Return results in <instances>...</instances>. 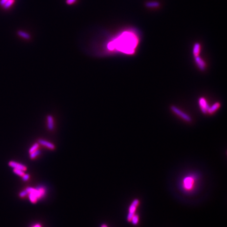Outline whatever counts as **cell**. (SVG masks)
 Returning <instances> with one entry per match:
<instances>
[{
    "instance_id": "ffe728a7",
    "label": "cell",
    "mask_w": 227,
    "mask_h": 227,
    "mask_svg": "<svg viewBox=\"0 0 227 227\" xmlns=\"http://www.w3.org/2000/svg\"><path fill=\"white\" fill-rule=\"evenodd\" d=\"M27 195H28V192L27 190H26V189H25V190H24L22 191L21 192H19V197H21V198H23V197H25Z\"/></svg>"
},
{
    "instance_id": "5b68a950",
    "label": "cell",
    "mask_w": 227,
    "mask_h": 227,
    "mask_svg": "<svg viewBox=\"0 0 227 227\" xmlns=\"http://www.w3.org/2000/svg\"><path fill=\"white\" fill-rule=\"evenodd\" d=\"M139 204V200L138 199H135L132 202L131 205L129 206V211L127 216V220L128 221L130 222V220L132 218V217L134 216L135 214V212L136 211L137 207L138 206Z\"/></svg>"
},
{
    "instance_id": "9a60e30c",
    "label": "cell",
    "mask_w": 227,
    "mask_h": 227,
    "mask_svg": "<svg viewBox=\"0 0 227 227\" xmlns=\"http://www.w3.org/2000/svg\"><path fill=\"white\" fill-rule=\"evenodd\" d=\"M41 153V151H40L38 149L35 151H34V152H33L32 153H30V158L31 159H35L36 157H37L38 156H39Z\"/></svg>"
},
{
    "instance_id": "ba28073f",
    "label": "cell",
    "mask_w": 227,
    "mask_h": 227,
    "mask_svg": "<svg viewBox=\"0 0 227 227\" xmlns=\"http://www.w3.org/2000/svg\"><path fill=\"white\" fill-rule=\"evenodd\" d=\"M195 62L198 67L201 71H204L206 68V64L203 60L199 56L195 57Z\"/></svg>"
},
{
    "instance_id": "5bb4252c",
    "label": "cell",
    "mask_w": 227,
    "mask_h": 227,
    "mask_svg": "<svg viewBox=\"0 0 227 227\" xmlns=\"http://www.w3.org/2000/svg\"><path fill=\"white\" fill-rule=\"evenodd\" d=\"M160 5V4L158 2H149L146 3V6L147 7L150 8H158Z\"/></svg>"
},
{
    "instance_id": "8992f818",
    "label": "cell",
    "mask_w": 227,
    "mask_h": 227,
    "mask_svg": "<svg viewBox=\"0 0 227 227\" xmlns=\"http://www.w3.org/2000/svg\"><path fill=\"white\" fill-rule=\"evenodd\" d=\"M199 105L200 108L201 109L202 112L204 114H207L208 110L209 108V105H208L206 99L203 97H201L199 99Z\"/></svg>"
},
{
    "instance_id": "d6986e66",
    "label": "cell",
    "mask_w": 227,
    "mask_h": 227,
    "mask_svg": "<svg viewBox=\"0 0 227 227\" xmlns=\"http://www.w3.org/2000/svg\"><path fill=\"white\" fill-rule=\"evenodd\" d=\"M13 172H14V173H15V174L20 177H22L25 174L24 171L18 169H13Z\"/></svg>"
},
{
    "instance_id": "e0dca14e",
    "label": "cell",
    "mask_w": 227,
    "mask_h": 227,
    "mask_svg": "<svg viewBox=\"0 0 227 227\" xmlns=\"http://www.w3.org/2000/svg\"><path fill=\"white\" fill-rule=\"evenodd\" d=\"M130 221L132 222V223L133 224V225H136V224H138V221H139V217H138V216L137 215H134V216H133L132 217V218H131V220H130Z\"/></svg>"
},
{
    "instance_id": "6da1fadb",
    "label": "cell",
    "mask_w": 227,
    "mask_h": 227,
    "mask_svg": "<svg viewBox=\"0 0 227 227\" xmlns=\"http://www.w3.org/2000/svg\"><path fill=\"white\" fill-rule=\"evenodd\" d=\"M138 44V38L135 33L126 31L122 33L114 41L109 43L108 48L109 50L116 48L118 51L125 54H133Z\"/></svg>"
},
{
    "instance_id": "4fadbf2b",
    "label": "cell",
    "mask_w": 227,
    "mask_h": 227,
    "mask_svg": "<svg viewBox=\"0 0 227 227\" xmlns=\"http://www.w3.org/2000/svg\"><path fill=\"white\" fill-rule=\"evenodd\" d=\"M17 34L22 37H23L25 39H29L31 37V36L29 34H28V33H26L25 32L22 31H19L17 32Z\"/></svg>"
},
{
    "instance_id": "277c9868",
    "label": "cell",
    "mask_w": 227,
    "mask_h": 227,
    "mask_svg": "<svg viewBox=\"0 0 227 227\" xmlns=\"http://www.w3.org/2000/svg\"><path fill=\"white\" fill-rule=\"evenodd\" d=\"M171 110L174 112L175 114H176L177 116L180 117L184 121L187 122H191L192 121L191 117L188 114H187L186 113L183 111L181 110H180L179 108H178L177 107L175 106H171Z\"/></svg>"
},
{
    "instance_id": "603a6c76",
    "label": "cell",
    "mask_w": 227,
    "mask_h": 227,
    "mask_svg": "<svg viewBox=\"0 0 227 227\" xmlns=\"http://www.w3.org/2000/svg\"><path fill=\"white\" fill-rule=\"evenodd\" d=\"M8 1V0H0V5L3 6V5Z\"/></svg>"
},
{
    "instance_id": "3957f363",
    "label": "cell",
    "mask_w": 227,
    "mask_h": 227,
    "mask_svg": "<svg viewBox=\"0 0 227 227\" xmlns=\"http://www.w3.org/2000/svg\"><path fill=\"white\" fill-rule=\"evenodd\" d=\"M195 183V179L192 176L186 177L183 181V187L185 190L189 191L193 189Z\"/></svg>"
},
{
    "instance_id": "7402d4cb",
    "label": "cell",
    "mask_w": 227,
    "mask_h": 227,
    "mask_svg": "<svg viewBox=\"0 0 227 227\" xmlns=\"http://www.w3.org/2000/svg\"><path fill=\"white\" fill-rule=\"evenodd\" d=\"M76 1L77 0H66V3L68 5H72L74 4Z\"/></svg>"
},
{
    "instance_id": "d4e9b609",
    "label": "cell",
    "mask_w": 227,
    "mask_h": 227,
    "mask_svg": "<svg viewBox=\"0 0 227 227\" xmlns=\"http://www.w3.org/2000/svg\"><path fill=\"white\" fill-rule=\"evenodd\" d=\"M101 227H108V226H107V225L106 224H102V225H101Z\"/></svg>"
},
{
    "instance_id": "44dd1931",
    "label": "cell",
    "mask_w": 227,
    "mask_h": 227,
    "mask_svg": "<svg viewBox=\"0 0 227 227\" xmlns=\"http://www.w3.org/2000/svg\"><path fill=\"white\" fill-rule=\"evenodd\" d=\"M22 177V179L23 180V181H27V180H28L29 179L30 175L29 174H26V173H25V174Z\"/></svg>"
},
{
    "instance_id": "9c48e42d",
    "label": "cell",
    "mask_w": 227,
    "mask_h": 227,
    "mask_svg": "<svg viewBox=\"0 0 227 227\" xmlns=\"http://www.w3.org/2000/svg\"><path fill=\"white\" fill-rule=\"evenodd\" d=\"M38 142V144H40L41 145H43V146L46 147H47L48 148L50 149L51 150H54L55 148V146L54 144L49 141H45V140H44V139H39Z\"/></svg>"
},
{
    "instance_id": "30bf717a",
    "label": "cell",
    "mask_w": 227,
    "mask_h": 227,
    "mask_svg": "<svg viewBox=\"0 0 227 227\" xmlns=\"http://www.w3.org/2000/svg\"><path fill=\"white\" fill-rule=\"evenodd\" d=\"M201 45L199 43H196L193 45V50H192V52H193V55L194 56V57H196L198 56H199L200 51H201Z\"/></svg>"
},
{
    "instance_id": "7c38bea8",
    "label": "cell",
    "mask_w": 227,
    "mask_h": 227,
    "mask_svg": "<svg viewBox=\"0 0 227 227\" xmlns=\"http://www.w3.org/2000/svg\"><path fill=\"white\" fill-rule=\"evenodd\" d=\"M47 122L48 128L51 130H53L54 127V119H53V118L52 116L49 115L47 117Z\"/></svg>"
},
{
    "instance_id": "2e32d148",
    "label": "cell",
    "mask_w": 227,
    "mask_h": 227,
    "mask_svg": "<svg viewBox=\"0 0 227 227\" xmlns=\"http://www.w3.org/2000/svg\"><path fill=\"white\" fill-rule=\"evenodd\" d=\"M14 1L15 0H8V1L3 5V8L5 9H9L11 6H12V5L14 4Z\"/></svg>"
},
{
    "instance_id": "ac0fdd59",
    "label": "cell",
    "mask_w": 227,
    "mask_h": 227,
    "mask_svg": "<svg viewBox=\"0 0 227 227\" xmlns=\"http://www.w3.org/2000/svg\"><path fill=\"white\" fill-rule=\"evenodd\" d=\"M38 147H39V144L37 143H35L34 144H33L31 147L30 148V149H29V153H31L33 152H34V151L37 150L38 149Z\"/></svg>"
},
{
    "instance_id": "cb8c5ba5",
    "label": "cell",
    "mask_w": 227,
    "mask_h": 227,
    "mask_svg": "<svg viewBox=\"0 0 227 227\" xmlns=\"http://www.w3.org/2000/svg\"><path fill=\"white\" fill-rule=\"evenodd\" d=\"M32 227H42V226H41V225L40 224L37 223V224H35L34 226H33Z\"/></svg>"
},
{
    "instance_id": "7a4b0ae2",
    "label": "cell",
    "mask_w": 227,
    "mask_h": 227,
    "mask_svg": "<svg viewBox=\"0 0 227 227\" xmlns=\"http://www.w3.org/2000/svg\"><path fill=\"white\" fill-rule=\"evenodd\" d=\"M27 190L30 201L33 203H35L38 200L43 198L46 194V189L43 187H38L36 188L27 187Z\"/></svg>"
},
{
    "instance_id": "8fae6325",
    "label": "cell",
    "mask_w": 227,
    "mask_h": 227,
    "mask_svg": "<svg viewBox=\"0 0 227 227\" xmlns=\"http://www.w3.org/2000/svg\"><path fill=\"white\" fill-rule=\"evenodd\" d=\"M220 106V103L219 102H216L214 104H213L211 106H209V108L208 110V113L209 114H212L215 113L218 109H219Z\"/></svg>"
},
{
    "instance_id": "52a82bcc",
    "label": "cell",
    "mask_w": 227,
    "mask_h": 227,
    "mask_svg": "<svg viewBox=\"0 0 227 227\" xmlns=\"http://www.w3.org/2000/svg\"><path fill=\"white\" fill-rule=\"evenodd\" d=\"M9 165L11 167L13 168V169H18L22 170L23 171H26L27 170V167L25 165L20 164L19 163L14 162V161H10L9 163Z\"/></svg>"
}]
</instances>
